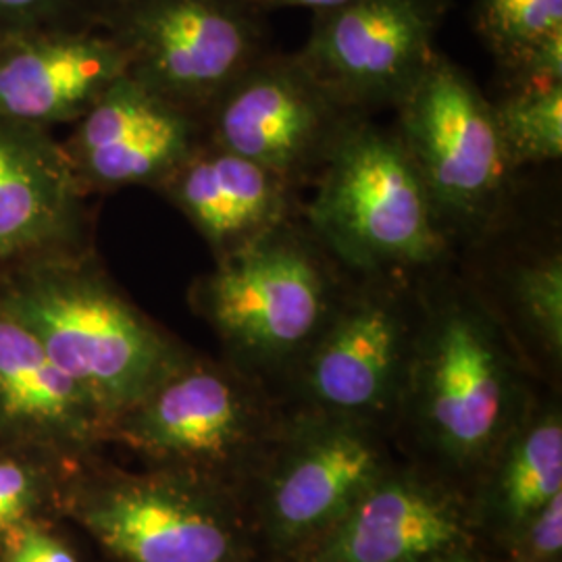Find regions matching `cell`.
I'll use <instances>...</instances> for the list:
<instances>
[{
	"instance_id": "603a6c76",
	"label": "cell",
	"mask_w": 562,
	"mask_h": 562,
	"mask_svg": "<svg viewBox=\"0 0 562 562\" xmlns=\"http://www.w3.org/2000/svg\"><path fill=\"white\" fill-rule=\"evenodd\" d=\"M492 104L515 171L561 161L562 81L513 86Z\"/></svg>"
},
{
	"instance_id": "5b68a950",
	"label": "cell",
	"mask_w": 562,
	"mask_h": 562,
	"mask_svg": "<svg viewBox=\"0 0 562 562\" xmlns=\"http://www.w3.org/2000/svg\"><path fill=\"white\" fill-rule=\"evenodd\" d=\"M283 402L232 362L190 352L113 423L150 467L220 483L244 496L280 431Z\"/></svg>"
},
{
	"instance_id": "ac0fdd59",
	"label": "cell",
	"mask_w": 562,
	"mask_h": 562,
	"mask_svg": "<svg viewBox=\"0 0 562 562\" xmlns=\"http://www.w3.org/2000/svg\"><path fill=\"white\" fill-rule=\"evenodd\" d=\"M201 234L215 261L302 220L301 190L259 162L202 140L157 190Z\"/></svg>"
},
{
	"instance_id": "5bb4252c",
	"label": "cell",
	"mask_w": 562,
	"mask_h": 562,
	"mask_svg": "<svg viewBox=\"0 0 562 562\" xmlns=\"http://www.w3.org/2000/svg\"><path fill=\"white\" fill-rule=\"evenodd\" d=\"M63 148L86 194L159 190L204 140L199 117L127 74L71 125Z\"/></svg>"
},
{
	"instance_id": "4fadbf2b",
	"label": "cell",
	"mask_w": 562,
	"mask_h": 562,
	"mask_svg": "<svg viewBox=\"0 0 562 562\" xmlns=\"http://www.w3.org/2000/svg\"><path fill=\"white\" fill-rule=\"evenodd\" d=\"M480 548L469 496L422 467L385 469L290 562H423Z\"/></svg>"
},
{
	"instance_id": "4316f807",
	"label": "cell",
	"mask_w": 562,
	"mask_h": 562,
	"mask_svg": "<svg viewBox=\"0 0 562 562\" xmlns=\"http://www.w3.org/2000/svg\"><path fill=\"white\" fill-rule=\"evenodd\" d=\"M248 2H252L262 13L278 11V9H308L315 15V13L336 9L350 0H248Z\"/></svg>"
},
{
	"instance_id": "f1b7e54d",
	"label": "cell",
	"mask_w": 562,
	"mask_h": 562,
	"mask_svg": "<svg viewBox=\"0 0 562 562\" xmlns=\"http://www.w3.org/2000/svg\"><path fill=\"white\" fill-rule=\"evenodd\" d=\"M115 2H121V0H101V13L106 9V7H111V4H115ZM101 18V15H99Z\"/></svg>"
},
{
	"instance_id": "9a60e30c",
	"label": "cell",
	"mask_w": 562,
	"mask_h": 562,
	"mask_svg": "<svg viewBox=\"0 0 562 562\" xmlns=\"http://www.w3.org/2000/svg\"><path fill=\"white\" fill-rule=\"evenodd\" d=\"M125 74L127 59L101 25L0 36V120L74 125Z\"/></svg>"
},
{
	"instance_id": "7402d4cb",
	"label": "cell",
	"mask_w": 562,
	"mask_h": 562,
	"mask_svg": "<svg viewBox=\"0 0 562 562\" xmlns=\"http://www.w3.org/2000/svg\"><path fill=\"white\" fill-rule=\"evenodd\" d=\"M57 459L38 452L0 450V562L34 527H50L63 508L67 475Z\"/></svg>"
},
{
	"instance_id": "484cf974",
	"label": "cell",
	"mask_w": 562,
	"mask_h": 562,
	"mask_svg": "<svg viewBox=\"0 0 562 562\" xmlns=\"http://www.w3.org/2000/svg\"><path fill=\"white\" fill-rule=\"evenodd\" d=\"M2 562H78V557L50 527H34L7 552Z\"/></svg>"
},
{
	"instance_id": "ba28073f",
	"label": "cell",
	"mask_w": 562,
	"mask_h": 562,
	"mask_svg": "<svg viewBox=\"0 0 562 562\" xmlns=\"http://www.w3.org/2000/svg\"><path fill=\"white\" fill-rule=\"evenodd\" d=\"M392 464L382 427L288 406L241 496L257 552L292 561Z\"/></svg>"
},
{
	"instance_id": "2e32d148",
	"label": "cell",
	"mask_w": 562,
	"mask_h": 562,
	"mask_svg": "<svg viewBox=\"0 0 562 562\" xmlns=\"http://www.w3.org/2000/svg\"><path fill=\"white\" fill-rule=\"evenodd\" d=\"M86 196L50 130L0 120V269L90 248Z\"/></svg>"
},
{
	"instance_id": "44dd1931",
	"label": "cell",
	"mask_w": 562,
	"mask_h": 562,
	"mask_svg": "<svg viewBox=\"0 0 562 562\" xmlns=\"http://www.w3.org/2000/svg\"><path fill=\"white\" fill-rule=\"evenodd\" d=\"M477 30L506 88L562 81V0H480Z\"/></svg>"
},
{
	"instance_id": "83f0119b",
	"label": "cell",
	"mask_w": 562,
	"mask_h": 562,
	"mask_svg": "<svg viewBox=\"0 0 562 562\" xmlns=\"http://www.w3.org/2000/svg\"><path fill=\"white\" fill-rule=\"evenodd\" d=\"M423 562H490L480 548H469V550H459V552H450V554H443V557H436V559H429V561Z\"/></svg>"
},
{
	"instance_id": "6da1fadb",
	"label": "cell",
	"mask_w": 562,
	"mask_h": 562,
	"mask_svg": "<svg viewBox=\"0 0 562 562\" xmlns=\"http://www.w3.org/2000/svg\"><path fill=\"white\" fill-rule=\"evenodd\" d=\"M419 322L396 427L467 494L538 398L533 369L452 261L417 280Z\"/></svg>"
},
{
	"instance_id": "277c9868",
	"label": "cell",
	"mask_w": 562,
	"mask_h": 562,
	"mask_svg": "<svg viewBox=\"0 0 562 562\" xmlns=\"http://www.w3.org/2000/svg\"><path fill=\"white\" fill-rule=\"evenodd\" d=\"M302 222L350 278L419 280L454 259L394 130L357 121L315 180Z\"/></svg>"
},
{
	"instance_id": "9c48e42d",
	"label": "cell",
	"mask_w": 562,
	"mask_h": 562,
	"mask_svg": "<svg viewBox=\"0 0 562 562\" xmlns=\"http://www.w3.org/2000/svg\"><path fill=\"white\" fill-rule=\"evenodd\" d=\"M417 322V280L352 278L285 383L292 406L396 429Z\"/></svg>"
},
{
	"instance_id": "e0dca14e",
	"label": "cell",
	"mask_w": 562,
	"mask_h": 562,
	"mask_svg": "<svg viewBox=\"0 0 562 562\" xmlns=\"http://www.w3.org/2000/svg\"><path fill=\"white\" fill-rule=\"evenodd\" d=\"M111 419L0 304V446L60 462L109 442Z\"/></svg>"
},
{
	"instance_id": "cb8c5ba5",
	"label": "cell",
	"mask_w": 562,
	"mask_h": 562,
	"mask_svg": "<svg viewBox=\"0 0 562 562\" xmlns=\"http://www.w3.org/2000/svg\"><path fill=\"white\" fill-rule=\"evenodd\" d=\"M101 0H0V36L46 30L99 25Z\"/></svg>"
},
{
	"instance_id": "7c38bea8",
	"label": "cell",
	"mask_w": 562,
	"mask_h": 562,
	"mask_svg": "<svg viewBox=\"0 0 562 562\" xmlns=\"http://www.w3.org/2000/svg\"><path fill=\"white\" fill-rule=\"evenodd\" d=\"M450 0H350L315 13L296 57L338 101L371 117L396 109L436 57Z\"/></svg>"
},
{
	"instance_id": "3957f363",
	"label": "cell",
	"mask_w": 562,
	"mask_h": 562,
	"mask_svg": "<svg viewBox=\"0 0 562 562\" xmlns=\"http://www.w3.org/2000/svg\"><path fill=\"white\" fill-rule=\"evenodd\" d=\"M350 280L299 220L215 261L188 301L222 341L225 361L273 392L292 378Z\"/></svg>"
},
{
	"instance_id": "d4e9b609",
	"label": "cell",
	"mask_w": 562,
	"mask_h": 562,
	"mask_svg": "<svg viewBox=\"0 0 562 562\" xmlns=\"http://www.w3.org/2000/svg\"><path fill=\"white\" fill-rule=\"evenodd\" d=\"M501 554L503 562H562V494L525 522Z\"/></svg>"
},
{
	"instance_id": "7a4b0ae2",
	"label": "cell",
	"mask_w": 562,
	"mask_h": 562,
	"mask_svg": "<svg viewBox=\"0 0 562 562\" xmlns=\"http://www.w3.org/2000/svg\"><path fill=\"white\" fill-rule=\"evenodd\" d=\"M0 304L113 423L192 350L144 315L92 248L0 269Z\"/></svg>"
},
{
	"instance_id": "52a82bcc",
	"label": "cell",
	"mask_w": 562,
	"mask_h": 562,
	"mask_svg": "<svg viewBox=\"0 0 562 562\" xmlns=\"http://www.w3.org/2000/svg\"><path fill=\"white\" fill-rule=\"evenodd\" d=\"M63 515L120 562H255L240 496L199 475L150 467L65 485Z\"/></svg>"
},
{
	"instance_id": "8992f818",
	"label": "cell",
	"mask_w": 562,
	"mask_h": 562,
	"mask_svg": "<svg viewBox=\"0 0 562 562\" xmlns=\"http://www.w3.org/2000/svg\"><path fill=\"white\" fill-rule=\"evenodd\" d=\"M394 111V134L452 248L496 229L510 215L519 171L475 80L438 50Z\"/></svg>"
},
{
	"instance_id": "ffe728a7",
	"label": "cell",
	"mask_w": 562,
	"mask_h": 562,
	"mask_svg": "<svg viewBox=\"0 0 562 562\" xmlns=\"http://www.w3.org/2000/svg\"><path fill=\"white\" fill-rule=\"evenodd\" d=\"M492 290L494 292L480 290V294L510 331L531 369L540 362L550 371H554V367L559 371L562 361L561 244H531L510 250L504 265L496 267Z\"/></svg>"
},
{
	"instance_id": "8fae6325",
	"label": "cell",
	"mask_w": 562,
	"mask_h": 562,
	"mask_svg": "<svg viewBox=\"0 0 562 562\" xmlns=\"http://www.w3.org/2000/svg\"><path fill=\"white\" fill-rule=\"evenodd\" d=\"M364 120L315 80L301 59L269 50L202 117L204 140L290 181L313 186L346 132Z\"/></svg>"
},
{
	"instance_id": "30bf717a",
	"label": "cell",
	"mask_w": 562,
	"mask_h": 562,
	"mask_svg": "<svg viewBox=\"0 0 562 562\" xmlns=\"http://www.w3.org/2000/svg\"><path fill=\"white\" fill-rule=\"evenodd\" d=\"M127 76L194 117L271 50L265 13L248 0H121L99 18Z\"/></svg>"
},
{
	"instance_id": "d6986e66",
	"label": "cell",
	"mask_w": 562,
	"mask_h": 562,
	"mask_svg": "<svg viewBox=\"0 0 562 562\" xmlns=\"http://www.w3.org/2000/svg\"><path fill=\"white\" fill-rule=\"evenodd\" d=\"M561 494V402L536 398L469 492L477 542L503 552L522 525Z\"/></svg>"
}]
</instances>
